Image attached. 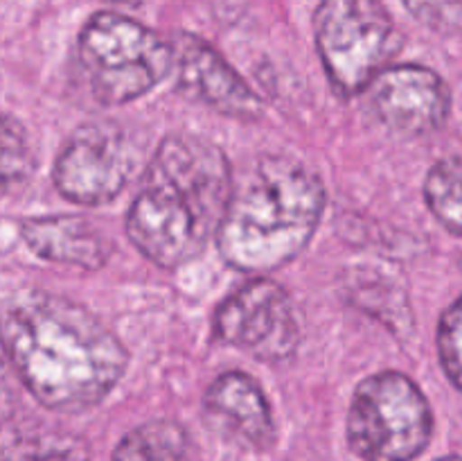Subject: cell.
I'll return each instance as SVG.
<instances>
[{"instance_id":"8fae6325","label":"cell","mask_w":462,"mask_h":461,"mask_svg":"<svg viewBox=\"0 0 462 461\" xmlns=\"http://www.w3.org/2000/svg\"><path fill=\"white\" fill-rule=\"evenodd\" d=\"M203 419L212 432L244 450L266 452L278 438L271 402L260 384L242 371H228L208 387Z\"/></svg>"},{"instance_id":"3957f363","label":"cell","mask_w":462,"mask_h":461,"mask_svg":"<svg viewBox=\"0 0 462 461\" xmlns=\"http://www.w3.org/2000/svg\"><path fill=\"white\" fill-rule=\"evenodd\" d=\"M325 203L323 181L305 163L280 154L257 158L235 181L217 249L233 269H280L311 242Z\"/></svg>"},{"instance_id":"277c9868","label":"cell","mask_w":462,"mask_h":461,"mask_svg":"<svg viewBox=\"0 0 462 461\" xmlns=\"http://www.w3.org/2000/svg\"><path fill=\"white\" fill-rule=\"evenodd\" d=\"M77 59L93 98L106 107L143 98L174 71L170 41L117 12H97L86 21Z\"/></svg>"},{"instance_id":"4fadbf2b","label":"cell","mask_w":462,"mask_h":461,"mask_svg":"<svg viewBox=\"0 0 462 461\" xmlns=\"http://www.w3.org/2000/svg\"><path fill=\"white\" fill-rule=\"evenodd\" d=\"M111 461H203V452L185 425L156 419L125 434Z\"/></svg>"},{"instance_id":"44dd1931","label":"cell","mask_w":462,"mask_h":461,"mask_svg":"<svg viewBox=\"0 0 462 461\" xmlns=\"http://www.w3.org/2000/svg\"><path fill=\"white\" fill-rule=\"evenodd\" d=\"M438 461H462V456L449 455V456H442V459H438Z\"/></svg>"},{"instance_id":"2e32d148","label":"cell","mask_w":462,"mask_h":461,"mask_svg":"<svg viewBox=\"0 0 462 461\" xmlns=\"http://www.w3.org/2000/svg\"><path fill=\"white\" fill-rule=\"evenodd\" d=\"M350 289L355 292L352 298L356 301V306L379 316L393 333H400L404 325L411 328V310L404 294L382 274H368L365 269H361Z\"/></svg>"},{"instance_id":"ffe728a7","label":"cell","mask_w":462,"mask_h":461,"mask_svg":"<svg viewBox=\"0 0 462 461\" xmlns=\"http://www.w3.org/2000/svg\"><path fill=\"white\" fill-rule=\"evenodd\" d=\"M108 3H117V5H129V7H140L143 0H108Z\"/></svg>"},{"instance_id":"7402d4cb","label":"cell","mask_w":462,"mask_h":461,"mask_svg":"<svg viewBox=\"0 0 462 461\" xmlns=\"http://www.w3.org/2000/svg\"><path fill=\"white\" fill-rule=\"evenodd\" d=\"M460 269H462V258H460Z\"/></svg>"},{"instance_id":"9a60e30c","label":"cell","mask_w":462,"mask_h":461,"mask_svg":"<svg viewBox=\"0 0 462 461\" xmlns=\"http://www.w3.org/2000/svg\"><path fill=\"white\" fill-rule=\"evenodd\" d=\"M429 211L454 235H462V156H447L424 179Z\"/></svg>"},{"instance_id":"8992f818","label":"cell","mask_w":462,"mask_h":461,"mask_svg":"<svg viewBox=\"0 0 462 461\" xmlns=\"http://www.w3.org/2000/svg\"><path fill=\"white\" fill-rule=\"evenodd\" d=\"M314 39L329 84L341 98H355L391 66L402 34L379 0H320Z\"/></svg>"},{"instance_id":"7a4b0ae2","label":"cell","mask_w":462,"mask_h":461,"mask_svg":"<svg viewBox=\"0 0 462 461\" xmlns=\"http://www.w3.org/2000/svg\"><path fill=\"white\" fill-rule=\"evenodd\" d=\"M233 188L228 158L217 145L192 134L165 136L131 202L126 235L153 265H185L217 238Z\"/></svg>"},{"instance_id":"d6986e66","label":"cell","mask_w":462,"mask_h":461,"mask_svg":"<svg viewBox=\"0 0 462 461\" xmlns=\"http://www.w3.org/2000/svg\"><path fill=\"white\" fill-rule=\"evenodd\" d=\"M406 12L427 30L462 36V0H400Z\"/></svg>"},{"instance_id":"5b68a950","label":"cell","mask_w":462,"mask_h":461,"mask_svg":"<svg viewBox=\"0 0 462 461\" xmlns=\"http://www.w3.org/2000/svg\"><path fill=\"white\" fill-rule=\"evenodd\" d=\"M346 437L361 461H415L433 437V409L404 373L382 371L356 384Z\"/></svg>"},{"instance_id":"52a82bcc","label":"cell","mask_w":462,"mask_h":461,"mask_svg":"<svg viewBox=\"0 0 462 461\" xmlns=\"http://www.w3.org/2000/svg\"><path fill=\"white\" fill-rule=\"evenodd\" d=\"M138 167V147L113 120L72 131L52 167L59 193L79 206H102L125 190Z\"/></svg>"},{"instance_id":"30bf717a","label":"cell","mask_w":462,"mask_h":461,"mask_svg":"<svg viewBox=\"0 0 462 461\" xmlns=\"http://www.w3.org/2000/svg\"><path fill=\"white\" fill-rule=\"evenodd\" d=\"M170 43L179 93L237 120H257L264 113V102L255 90L208 41L189 32H176Z\"/></svg>"},{"instance_id":"6da1fadb","label":"cell","mask_w":462,"mask_h":461,"mask_svg":"<svg viewBox=\"0 0 462 461\" xmlns=\"http://www.w3.org/2000/svg\"><path fill=\"white\" fill-rule=\"evenodd\" d=\"M3 346L36 402L63 414L99 405L129 364L126 348L93 312L34 287L5 298Z\"/></svg>"},{"instance_id":"e0dca14e","label":"cell","mask_w":462,"mask_h":461,"mask_svg":"<svg viewBox=\"0 0 462 461\" xmlns=\"http://www.w3.org/2000/svg\"><path fill=\"white\" fill-rule=\"evenodd\" d=\"M34 158H32L30 136L25 127L12 116H5L3 122V183L5 190L14 183H21L30 176Z\"/></svg>"},{"instance_id":"ac0fdd59","label":"cell","mask_w":462,"mask_h":461,"mask_svg":"<svg viewBox=\"0 0 462 461\" xmlns=\"http://www.w3.org/2000/svg\"><path fill=\"white\" fill-rule=\"evenodd\" d=\"M438 355L447 378L462 391V296L442 312L438 324Z\"/></svg>"},{"instance_id":"5bb4252c","label":"cell","mask_w":462,"mask_h":461,"mask_svg":"<svg viewBox=\"0 0 462 461\" xmlns=\"http://www.w3.org/2000/svg\"><path fill=\"white\" fill-rule=\"evenodd\" d=\"M0 461H90V446L61 429L5 428Z\"/></svg>"},{"instance_id":"9c48e42d","label":"cell","mask_w":462,"mask_h":461,"mask_svg":"<svg viewBox=\"0 0 462 461\" xmlns=\"http://www.w3.org/2000/svg\"><path fill=\"white\" fill-rule=\"evenodd\" d=\"M370 111L400 138L440 129L451 113V90L436 71L415 63L388 66L365 89Z\"/></svg>"},{"instance_id":"7c38bea8","label":"cell","mask_w":462,"mask_h":461,"mask_svg":"<svg viewBox=\"0 0 462 461\" xmlns=\"http://www.w3.org/2000/svg\"><path fill=\"white\" fill-rule=\"evenodd\" d=\"M21 238L43 260L81 269H102L113 253L97 226L77 215L27 217L21 221Z\"/></svg>"},{"instance_id":"ba28073f","label":"cell","mask_w":462,"mask_h":461,"mask_svg":"<svg viewBox=\"0 0 462 461\" xmlns=\"http://www.w3.org/2000/svg\"><path fill=\"white\" fill-rule=\"evenodd\" d=\"M215 339L262 362H289L300 348V324L287 289L271 278H253L221 301Z\"/></svg>"}]
</instances>
